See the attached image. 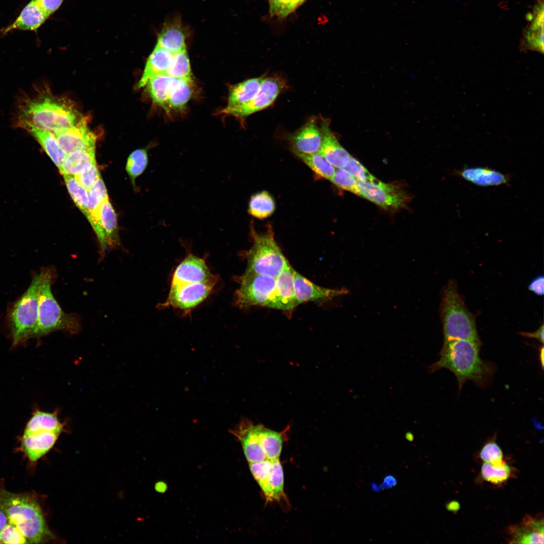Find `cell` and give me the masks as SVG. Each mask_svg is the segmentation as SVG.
Segmentation results:
<instances>
[{
    "label": "cell",
    "mask_w": 544,
    "mask_h": 544,
    "mask_svg": "<svg viewBox=\"0 0 544 544\" xmlns=\"http://www.w3.org/2000/svg\"><path fill=\"white\" fill-rule=\"evenodd\" d=\"M231 432L240 443L248 462L267 459L261 446L258 424L242 419Z\"/></svg>",
    "instance_id": "16"
},
{
    "label": "cell",
    "mask_w": 544,
    "mask_h": 544,
    "mask_svg": "<svg viewBox=\"0 0 544 544\" xmlns=\"http://www.w3.org/2000/svg\"><path fill=\"white\" fill-rule=\"evenodd\" d=\"M59 434L49 431L23 434L21 448L30 461L35 462L51 449Z\"/></svg>",
    "instance_id": "22"
},
{
    "label": "cell",
    "mask_w": 544,
    "mask_h": 544,
    "mask_svg": "<svg viewBox=\"0 0 544 544\" xmlns=\"http://www.w3.org/2000/svg\"><path fill=\"white\" fill-rule=\"evenodd\" d=\"M481 343L467 339L454 340L444 344L439 360L429 366L428 371L431 373L442 368L450 370L456 377L459 389L468 380L484 387L495 368L492 363L481 359Z\"/></svg>",
    "instance_id": "2"
},
{
    "label": "cell",
    "mask_w": 544,
    "mask_h": 544,
    "mask_svg": "<svg viewBox=\"0 0 544 544\" xmlns=\"http://www.w3.org/2000/svg\"><path fill=\"white\" fill-rule=\"evenodd\" d=\"M39 142L44 150L59 170L66 155L60 147L55 137L47 131L32 125L23 127Z\"/></svg>",
    "instance_id": "29"
},
{
    "label": "cell",
    "mask_w": 544,
    "mask_h": 544,
    "mask_svg": "<svg viewBox=\"0 0 544 544\" xmlns=\"http://www.w3.org/2000/svg\"><path fill=\"white\" fill-rule=\"evenodd\" d=\"M294 286L297 306L306 302L329 301L349 293V290L345 288L333 289L316 285L296 270L294 273Z\"/></svg>",
    "instance_id": "14"
},
{
    "label": "cell",
    "mask_w": 544,
    "mask_h": 544,
    "mask_svg": "<svg viewBox=\"0 0 544 544\" xmlns=\"http://www.w3.org/2000/svg\"><path fill=\"white\" fill-rule=\"evenodd\" d=\"M217 279L204 259L188 254L175 269L171 284L202 283Z\"/></svg>",
    "instance_id": "15"
},
{
    "label": "cell",
    "mask_w": 544,
    "mask_h": 544,
    "mask_svg": "<svg viewBox=\"0 0 544 544\" xmlns=\"http://www.w3.org/2000/svg\"><path fill=\"white\" fill-rule=\"evenodd\" d=\"M508 534L510 543H543V517L525 515L520 523L508 527Z\"/></svg>",
    "instance_id": "17"
},
{
    "label": "cell",
    "mask_w": 544,
    "mask_h": 544,
    "mask_svg": "<svg viewBox=\"0 0 544 544\" xmlns=\"http://www.w3.org/2000/svg\"><path fill=\"white\" fill-rule=\"evenodd\" d=\"M8 522V517L0 505V532Z\"/></svg>",
    "instance_id": "51"
},
{
    "label": "cell",
    "mask_w": 544,
    "mask_h": 544,
    "mask_svg": "<svg viewBox=\"0 0 544 544\" xmlns=\"http://www.w3.org/2000/svg\"><path fill=\"white\" fill-rule=\"evenodd\" d=\"M288 429L278 432L258 424L261 446L267 459H279Z\"/></svg>",
    "instance_id": "33"
},
{
    "label": "cell",
    "mask_w": 544,
    "mask_h": 544,
    "mask_svg": "<svg viewBox=\"0 0 544 544\" xmlns=\"http://www.w3.org/2000/svg\"><path fill=\"white\" fill-rule=\"evenodd\" d=\"M320 128L322 142L319 152L334 167L344 168L351 156L340 144L326 120H322Z\"/></svg>",
    "instance_id": "21"
},
{
    "label": "cell",
    "mask_w": 544,
    "mask_h": 544,
    "mask_svg": "<svg viewBox=\"0 0 544 544\" xmlns=\"http://www.w3.org/2000/svg\"><path fill=\"white\" fill-rule=\"evenodd\" d=\"M188 32L180 16H174L163 24L158 35L157 45L173 54L185 50Z\"/></svg>",
    "instance_id": "19"
},
{
    "label": "cell",
    "mask_w": 544,
    "mask_h": 544,
    "mask_svg": "<svg viewBox=\"0 0 544 544\" xmlns=\"http://www.w3.org/2000/svg\"><path fill=\"white\" fill-rule=\"evenodd\" d=\"M218 279L206 282L171 284L169 293L161 308L171 306L189 311L203 302L212 293Z\"/></svg>",
    "instance_id": "12"
},
{
    "label": "cell",
    "mask_w": 544,
    "mask_h": 544,
    "mask_svg": "<svg viewBox=\"0 0 544 544\" xmlns=\"http://www.w3.org/2000/svg\"><path fill=\"white\" fill-rule=\"evenodd\" d=\"M95 163V149L76 151L66 155L59 171L63 175L75 176Z\"/></svg>",
    "instance_id": "30"
},
{
    "label": "cell",
    "mask_w": 544,
    "mask_h": 544,
    "mask_svg": "<svg viewBox=\"0 0 544 544\" xmlns=\"http://www.w3.org/2000/svg\"><path fill=\"white\" fill-rule=\"evenodd\" d=\"M530 16V24L524 36V48L543 52V4L539 0Z\"/></svg>",
    "instance_id": "25"
},
{
    "label": "cell",
    "mask_w": 544,
    "mask_h": 544,
    "mask_svg": "<svg viewBox=\"0 0 544 544\" xmlns=\"http://www.w3.org/2000/svg\"><path fill=\"white\" fill-rule=\"evenodd\" d=\"M173 53L156 44L150 55L137 86L142 88L146 86L154 77L165 74L171 62Z\"/></svg>",
    "instance_id": "27"
},
{
    "label": "cell",
    "mask_w": 544,
    "mask_h": 544,
    "mask_svg": "<svg viewBox=\"0 0 544 544\" xmlns=\"http://www.w3.org/2000/svg\"><path fill=\"white\" fill-rule=\"evenodd\" d=\"M383 483L385 488H391L395 485L396 481L394 477L387 475L384 479Z\"/></svg>",
    "instance_id": "52"
},
{
    "label": "cell",
    "mask_w": 544,
    "mask_h": 544,
    "mask_svg": "<svg viewBox=\"0 0 544 544\" xmlns=\"http://www.w3.org/2000/svg\"><path fill=\"white\" fill-rule=\"evenodd\" d=\"M513 471L505 461L499 465H493L484 462L481 467V475L485 481L495 485L505 483L513 475Z\"/></svg>",
    "instance_id": "38"
},
{
    "label": "cell",
    "mask_w": 544,
    "mask_h": 544,
    "mask_svg": "<svg viewBox=\"0 0 544 544\" xmlns=\"http://www.w3.org/2000/svg\"><path fill=\"white\" fill-rule=\"evenodd\" d=\"M75 177L80 185L87 190H88L101 176L96 163H95L92 165L85 172Z\"/></svg>",
    "instance_id": "46"
},
{
    "label": "cell",
    "mask_w": 544,
    "mask_h": 544,
    "mask_svg": "<svg viewBox=\"0 0 544 544\" xmlns=\"http://www.w3.org/2000/svg\"><path fill=\"white\" fill-rule=\"evenodd\" d=\"M456 174L467 181L480 186L486 187L507 184L509 177L494 169L485 167L465 168Z\"/></svg>",
    "instance_id": "26"
},
{
    "label": "cell",
    "mask_w": 544,
    "mask_h": 544,
    "mask_svg": "<svg viewBox=\"0 0 544 544\" xmlns=\"http://www.w3.org/2000/svg\"><path fill=\"white\" fill-rule=\"evenodd\" d=\"M539 355H540V363L541 364V367H543V347H541L540 349V354Z\"/></svg>",
    "instance_id": "56"
},
{
    "label": "cell",
    "mask_w": 544,
    "mask_h": 544,
    "mask_svg": "<svg viewBox=\"0 0 544 544\" xmlns=\"http://www.w3.org/2000/svg\"><path fill=\"white\" fill-rule=\"evenodd\" d=\"M100 226L104 233L107 248L117 246L119 242L116 213L108 199L105 200L98 210Z\"/></svg>",
    "instance_id": "32"
},
{
    "label": "cell",
    "mask_w": 544,
    "mask_h": 544,
    "mask_svg": "<svg viewBox=\"0 0 544 544\" xmlns=\"http://www.w3.org/2000/svg\"><path fill=\"white\" fill-rule=\"evenodd\" d=\"M293 152L310 154L319 152L322 145L320 127L316 120L310 119L290 137Z\"/></svg>",
    "instance_id": "20"
},
{
    "label": "cell",
    "mask_w": 544,
    "mask_h": 544,
    "mask_svg": "<svg viewBox=\"0 0 544 544\" xmlns=\"http://www.w3.org/2000/svg\"><path fill=\"white\" fill-rule=\"evenodd\" d=\"M268 1L270 16L283 18L291 14L290 0Z\"/></svg>",
    "instance_id": "47"
},
{
    "label": "cell",
    "mask_w": 544,
    "mask_h": 544,
    "mask_svg": "<svg viewBox=\"0 0 544 544\" xmlns=\"http://www.w3.org/2000/svg\"><path fill=\"white\" fill-rule=\"evenodd\" d=\"M148 162V151L146 149L135 150L129 156L126 165V170L134 186L135 179L145 171Z\"/></svg>",
    "instance_id": "40"
},
{
    "label": "cell",
    "mask_w": 544,
    "mask_h": 544,
    "mask_svg": "<svg viewBox=\"0 0 544 544\" xmlns=\"http://www.w3.org/2000/svg\"><path fill=\"white\" fill-rule=\"evenodd\" d=\"M264 78L249 79L232 86L229 90L226 107H235L251 101L259 91Z\"/></svg>",
    "instance_id": "28"
},
{
    "label": "cell",
    "mask_w": 544,
    "mask_h": 544,
    "mask_svg": "<svg viewBox=\"0 0 544 544\" xmlns=\"http://www.w3.org/2000/svg\"><path fill=\"white\" fill-rule=\"evenodd\" d=\"M344 168L357 180L371 181L376 179L358 160L352 156Z\"/></svg>",
    "instance_id": "45"
},
{
    "label": "cell",
    "mask_w": 544,
    "mask_h": 544,
    "mask_svg": "<svg viewBox=\"0 0 544 544\" xmlns=\"http://www.w3.org/2000/svg\"><path fill=\"white\" fill-rule=\"evenodd\" d=\"M0 543H1V539H0Z\"/></svg>",
    "instance_id": "57"
},
{
    "label": "cell",
    "mask_w": 544,
    "mask_h": 544,
    "mask_svg": "<svg viewBox=\"0 0 544 544\" xmlns=\"http://www.w3.org/2000/svg\"><path fill=\"white\" fill-rule=\"evenodd\" d=\"M446 508L448 511L456 512L460 509L459 503L456 501H450L446 505Z\"/></svg>",
    "instance_id": "53"
},
{
    "label": "cell",
    "mask_w": 544,
    "mask_h": 544,
    "mask_svg": "<svg viewBox=\"0 0 544 544\" xmlns=\"http://www.w3.org/2000/svg\"><path fill=\"white\" fill-rule=\"evenodd\" d=\"M543 276H539L531 282L528 286V289L535 294L541 296L543 294Z\"/></svg>",
    "instance_id": "49"
},
{
    "label": "cell",
    "mask_w": 544,
    "mask_h": 544,
    "mask_svg": "<svg viewBox=\"0 0 544 544\" xmlns=\"http://www.w3.org/2000/svg\"><path fill=\"white\" fill-rule=\"evenodd\" d=\"M178 79L163 74L151 78L146 85L153 100L166 110L169 108V98Z\"/></svg>",
    "instance_id": "31"
},
{
    "label": "cell",
    "mask_w": 544,
    "mask_h": 544,
    "mask_svg": "<svg viewBox=\"0 0 544 544\" xmlns=\"http://www.w3.org/2000/svg\"><path fill=\"white\" fill-rule=\"evenodd\" d=\"M480 455L484 462L493 465H499L505 461L503 460L502 450L494 441L486 443L481 450Z\"/></svg>",
    "instance_id": "42"
},
{
    "label": "cell",
    "mask_w": 544,
    "mask_h": 544,
    "mask_svg": "<svg viewBox=\"0 0 544 544\" xmlns=\"http://www.w3.org/2000/svg\"><path fill=\"white\" fill-rule=\"evenodd\" d=\"M240 286L234 295V303L240 308L262 306L271 308L276 278L264 275L241 276L237 278Z\"/></svg>",
    "instance_id": "8"
},
{
    "label": "cell",
    "mask_w": 544,
    "mask_h": 544,
    "mask_svg": "<svg viewBox=\"0 0 544 544\" xmlns=\"http://www.w3.org/2000/svg\"><path fill=\"white\" fill-rule=\"evenodd\" d=\"M165 74L178 79L192 80L190 62L186 49L173 54Z\"/></svg>",
    "instance_id": "39"
},
{
    "label": "cell",
    "mask_w": 544,
    "mask_h": 544,
    "mask_svg": "<svg viewBox=\"0 0 544 544\" xmlns=\"http://www.w3.org/2000/svg\"><path fill=\"white\" fill-rule=\"evenodd\" d=\"M82 118L67 101L41 92L24 96L17 108L16 125H32L53 135L77 123Z\"/></svg>",
    "instance_id": "1"
},
{
    "label": "cell",
    "mask_w": 544,
    "mask_h": 544,
    "mask_svg": "<svg viewBox=\"0 0 544 544\" xmlns=\"http://www.w3.org/2000/svg\"><path fill=\"white\" fill-rule=\"evenodd\" d=\"M287 86L286 80L281 77H264L259 91L251 101L235 107H226L222 112L245 118L271 105Z\"/></svg>",
    "instance_id": "11"
},
{
    "label": "cell",
    "mask_w": 544,
    "mask_h": 544,
    "mask_svg": "<svg viewBox=\"0 0 544 544\" xmlns=\"http://www.w3.org/2000/svg\"><path fill=\"white\" fill-rule=\"evenodd\" d=\"M250 235L253 245L244 254L247 263L243 276L260 274L276 278L289 262L275 239L272 229L269 227L259 233L251 226Z\"/></svg>",
    "instance_id": "6"
},
{
    "label": "cell",
    "mask_w": 544,
    "mask_h": 544,
    "mask_svg": "<svg viewBox=\"0 0 544 544\" xmlns=\"http://www.w3.org/2000/svg\"><path fill=\"white\" fill-rule=\"evenodd\" d=\"M87 191L88 202V213L86 217L92 226L100 244L103 245L105 243V238L100 225L98 210L101 204L108 199V196L106 187L101 177L90 188L87 190Z\"/></svg>",
    "instance_id": "24"
},
{
    "label": "cell",
    "mask_w": 544,
    "mask_h": 544,
    "mask_svg": "<svg viewBox=\"0 0 544 544\" xmlns=\"http://www.w3.org/2000/svg\"><path fill=\"white\" fill-rule=\"evenodd\" d=\"M68 191L76 206L86 216L88 213V191L75 178L74 176L63 175Z\"/></svg>",
    "instance_id": "41"
},
{
    "label": "cell",
    "mask_w": 544,
    "mask_h": 544,
    "mask_svg": "<svg viewBox=\"0 0 544 544\" xmlns=\"http://www.w3.org/2000/svg\"><path fill=\"white\" fill-rule=\"evenodd\" d=\"M48 17L37 1L31 0L23 9L16 19L3 29L1 33L4 35L15 30L36 31Z\"/></svg>",
    "instance_id": "23"
},
{
    "label": "cell",
    "mask_w": 544,
    "mask_h": 544,
    "mask_svg": "<svg viewBox=\"0 0 544 544\" xmlns=\"http://www.w3.org/2000/svg\"><path fill=\"white\" fill-rule=\"evenodd\" d=\"M440 314L443 330V345L457 339L481 343L475 319L458 292L456 282L449 281L441 293Z\"/></svg>",
    "instance_id": "4"
},
{
    "label": "cell",
    "mask_w": 544,
    "mask_h": 544,
    "mask_svg": "<svg viewBox=\"0 0 544 544\" xmlns=\"http://www.w3.org/2000/svg\"><path fill=\"white\" fill-rule=\"evenodd\" d=\"M0 505L9 522L20 530L29 543H41L53 538L40 506L32 497L2 489Z\"/></svg>",
    "instance_id": "3"
},
{
    "label": "cell",
    "mask_w": 544,
    "mask_h": 544,
    "mask_svg": "<svg viewBox=\"0 0 544 544\" xmlns=\"http://www.w3.org/2000/svg\"><path fill=\"white\" fill-rule=\"evenodd\" d=\"M521 335L529 338L537 339L541 343H543V325L542 324L536 331L533 332H520Z\"/></svg>",
    "instance_id": "50"
},
{
    "label": "cell",
    "mask_w": 544,
    "mask_h": 544,
    "mask_svg": "<svg viewBox=\"0 0 544 544\" xmlns=\"http://www.w3.org/2000/svg\"><path fill=\"white\" fill-rule=\"evenodd\" d=\"M275 207V202L271 195L266 191H262L251 196L248 212L254 218L264 219L274 213Z\"/></svg>",
    "instance_id": "35"
},
{
    "label": "cell",
    "mask_w": 544,
    "mask_h": 544,
    "mask_svg": "<svg viewBox=\"0 0 544 544\" xmlns=\"http://www.w3.org/2000/svg\"><path fill=\"white\" fill-rule=\"evenodd\" d=\"M192 84V80H177L169 98V108L175 109L184 108L191 96Z\"/></svg>",
    "instance_id": "37"
},
{
    "label": "cell",
    "mask_w": 544,
    "mask_h": 544,
    "mask_svg": "<svg viewBox=\"0 0 544 544\" xmlns=\"http://www.w3.org/2000/svg\"><path fill=\"white\" fill-rule=\"evenodd\" d=\"M330 180L338 187L357 194V180L345 168L335 170Z\"/></svg>",
    "instance_id": "43"
},
{
    "label": "cell",
    "mask_w": 544,
    "mask_h": 544,
    "mask_svg": "<svg viewBox=\"0 0 544 544\" xmlns=\"http://www.w3.org/2000/svg\"><path fill=\"white\" fill-rule=\"evenodd\" d=\"M376 205L389 210L405 206L410 197L399 184L386 183L377 179L371 181H357V194Z\"/></svg>",
    "instance_id": "10"
},
{
    "label": "cell",
    "mask_w": 544,
    "mask_h": 544,
    "mask_svg": "<svg viewBox=\"0 0 544 544\" xmlns=\"http://www.w3.org/2000/svg\"><path fill=\"white\" fill-rule=\"evenodd\" d=\"M54 274L52 269H45L38 294L37 325L32 337H41L59 330L76 333L80 329L78 316L64 313L51 292Z\"/></svg>",
    "instance_id": "5"
},
{
    "label": "cell",
    "mask_w": 544,
    "mask_h": 544,
    "mask_svg": "<svg viewBox=\"0 0 544 544\" xmlns=\"http://www.w3.org/2000/svg\"><path fill=\"white\" fill-rule=\"evenodd\" d=\"M168 487L167 484L162 481L157 482L155 486V489L157 492L163 493L166 491Z\"/></svg>",
    "instance_id": "54"
},
{
    "label": "cell",
    "mask_w": 544,
    "mask_h": 544,
    "mask_svg": "<svg viewBox=\"0 0 544 544\" xmlns=\"http://www.w3.org/2000/svg\"><path fill=\"white\" fill-rule=\"evenodd\" d=\"M45 13L49 17L61 6L63 0H36Z\"/></svg>",
    "instance_id": "48"
},
{
    "label": "cell",
    "mask_w": 544,
    "mask_h": 544,
    "mask_svg": "<svg viewBox=\"0 0 544 544\" xmlns=\"http://www.w3.org/2000/svg\"><path fill=\"white\" fill-rule=\"evenodd\" d=\"M62 428L63 424L59 422L56 414L36 411L28 421L24 434L41 431L60 434Z\"/></svg>",
    "instance_id": "34"
},
{
    "label": "cell",
    "mask_w": 544,
    "mask_h": 544,
    "mask_svg": "<svg viewBox=\"0 0 544 544\" xmlns=\"http://www.w3.org/2000/svg\"><path fill=\"white\" fill-rule=\"evenodd\" d=\"M249 469L266 502L287 501L284 492V472L279 459L248 462Z\"/></svg>",
    "instance_id": "9"
},
{
    "label": "cell",
    "mask_w": 544,
    "mask_h": 544,
    "mask_svg": "<svg viewBox=\"0 0 544 544\" xmlns=\"http://www.w3.org/2000/svg\"><path fill=\"white\" fill-rule=\"evenodd\" d=\"M45 273V269L34 276L27 290L11 310L13 346L32 337L37 322L38 294Z\"/></svg>",
    "instance_id": "7"
},
{
    "label": "cell",
    "mask_w": 544,
    "mask_h": 544,
    "mask_svg": "<svg viewBox=\"0 0 544 544\" xmlns=\"http://www.w3.org/2000/svg\"><path fill=\"white\" fill-rule=\"evenodd\" d=\"M293 152L318 176L330 180L334 175V167L319 152L310 154Z\"/></svg>",
    "instance_id": "36"
},
{
    "label": "cell",
    "mask_w": 544,
    "mask_h": 544,
    "mask_svg": "<svg viewBox=\"0 0 544 544\" xmlns=\"http://www.w3.org/2000/svg\"><path fill=\"white\" fill-rule=\"evenodd\" d=\"M54 135L66 155L76 151L95 149L96 137L83 118L73 126Z\"/></svg>",
    "instance_id": "13"
},
{
    "label": "cell",
    "mask_w": 544,
    "mask_h": 544,
    "mask_svg": "<svg viewBox=\"0 0 544 544\" xmlns=\"http://www.w3.org/2000/svg\"><path fill=\"white\" fill-rule=\"evenodd\" d=\"M1 543H27L29 541L20 530L9 522L0 532Z\"/></svg>",
    "instance_id": "44"
},
{
    "label": "cell",
    "mask_w": 544,
    "mask_h": 544,
    "mask_svg": "<svg viewBox=\"0 0 544 544\" xmlns=\"http://www.w3.org/2000/svg\"><path fill=\"white\" fill-rule=\"evenodd\" d=\"M306 0H290V13L293 12Z\"/></svg>",
    "instance_id": "55"
},
{
    "label": "cell",
    "mask_w": 544,
    "mask_h": 544,
    "mask_svg": "<svg viewBox=\"0 0 544 544\" xmlns=\"http://www.w3.org/2000/svg\"><path fill=\"white\" fill-rule=\"evenodd\" d=\"M295 270L288 263L276 278V286L271 308L291 314L296 307L294 286Z\"/></svg>",
    "instance_id": "18"
}]
</instances>
